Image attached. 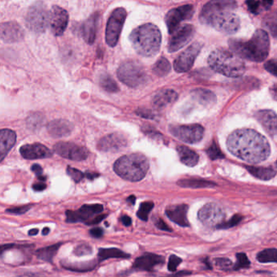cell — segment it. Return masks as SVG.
Returning a JSON list of instances; mask_svg holds the SVG:
<instances>
[{
  "instance_id": "cell-1",
  "label": "cell",
  "mask_w": 277,
  "mask_h": 277,
  "mask_svg": "<svg viewBox=\"0 0 277 277\" xmlns=\"http://www.w3.org/2000/svg\"><path fill=\"white\" fill-rule=\"evenodd\" d=\"M227 146L236 157L252 164L266 160L271 153L268 140L253 129H242L233 132L228 138Z\"/></svg>"
},
{
  "instance_id": "cell-2",
  "label": "cell",
  "mask_w": 277,
  "mask_h": 277,
  "mask_svg": "<svg viewBox=\"0 0 277 277\" xmlns=\"http://www.w3.org/2000/svg\"><path fill=\"white\" fill-rule=\"evenodd\" d=\"M237 7L235 0H211L203 6L199 19L219 32L235 33L240 28V19L234 12Z\"/></svg>"
},
{
  "instance_id": "cell-3",
  "label": "cell",
  "mask_w": 277,
  "mask_h": 277,
  "mask_svg": "<svg viewBox=\"0 0 277 277\" xmlns=\"http://www.w3.org/2000/svg\"><path fill=\"white\" fill-rule=\"evenodd\" d=\"M230 50L240 57L241 59L249 61L263 62L268 58L270 50V39L269 33L264 29H258L251 39L233 38L229 41Z\"/></svg>"
},
{
  "instance_id": "cell-4",
  "label": "cell",
  "mask_w": 277,
  "mask_h": 277,
  "mask_svg": "<svg viewBox=\"0 0 277 277\" xmlns=\"http://www.w3.org/2000/svg\"><path fill=\"white\" fill-rule=\"evenodd\" d=\"M129 41L138 55L152 57L157 55L161 46L162 35L155 24H142L134 28L129 35Z\"/></svg>"
},
{
  "instance_id": "cell-5",
  "label": "cell",
  "mask_w": 277,
  "mask_h": 277,
  "mask_svg": "<svg viewBox=\"0 0 277 277\" xmlns=\"http://www.w3.org/2000/svg\"><path fill=\"white\" fill-rule=\"evenodd\" d=\"M208 64L215 72L228 77H240L246 71L243 59L225 48L213 50L208 57Z\"/></svg>"
},
{
  "instance_id": "cell-6",
  "label": "cell",
  "mask_w": 277,
  "mask_h": 277,
  "mask_svg": "<svg viewBox=\"0 0 277 277\" xmlns=\"http://www.w3.org/2000/svg\"><path fill=\"white\" fill-rule=\"evenodd\" d=\"M149 169L147 158L142 154L124 155L116 160L114 171L123 179L129 181H139L146 177Z\"/></svg>"
},
{
  "instance_id": "cell-7",
  "label": "cell",
  "mask_w": 277,
  "mask_h": 277,
  "mask_svg": "<svg viewBox=\"0 0 277 277\" xmlns=\"http://www.w3.org/2000/svg\"><path fill=\"white\" fill-rule=\"evenodd\" d=\"M117 76L121 82L131 88L139 87L148 80L144 67L135 60L123 62L118 68Z\"/></svg>"
},
{
  "instance_id": "cell-8",
  "label": "cell",
  "mask_w": 277,
  "mask_h": 277,
  "mask_svg": "<svg viewBox=\"0 0 277 277\" xmlns=\"http://www.w3.org/2000/svg\"><path fill=\"white\" fill-rule=\"evenodd\" d=\"M49 12L42 2L33 4L27 12L26 25L29 30L36 33H43L48 26Z\"/></svg>"
},
{
  "instance_id": "cell-9",
  "label": "cell",
  "mask_w": 277,
  "mask_h": 277,
  "mask_svg": "<svg viewBox=\"0 0 277 277\" xmlns=\"http://www.w3.org/2000/svg\"><path fill=\"white\" fill-rule=\"evenodd\" d=\"M126 17V10L123 7H118L110 15L106 28V42L111 47L116 46Z\"/></svg>"
},
{
  "instance_id": "cell-10",
  "label": "cell",
  "mask_w": 277,
  "mask_h": 277,
  "mask_svg": "<svg viewBox=\"0 0 277 277\" xmlns=\"http://www.w3.org/2000/svg\"><path fill=\"white\" fill-rule=\"evenodd\" d=\"M103 211V207L100 204L83 205L77 211L66 212V221L68 223L82 222L87 225H97V217Z\"/></svg>"
},
{
  "instance_id": "cell-11",
  "label": "cell",
  "mask_w": 277,
  "mask_h": 277,
  "mask_svg": "<svg viewBox=\"0 0 277 277\" xmlns=\"http://www.w3.org/2000/svg\"><path fill=\"white\" fill-rule=\"evenodd\" d=\"M169 130L175 138L188 144L198 143L204 135V129L199 125H172Z\"/></svg>"
},
{
  "instance_id": "cell-12",
  "label": "cell",
  "mask_w": 277,
  "mask_h": 277,
  "mask_svg": "<svg viewBox=\"0 0 277 277\" xmlns=\"http://www.w3.org/2000/svg\"><path fill=\"white\" fill-rule=\"evenodd\" d=\"M199 221L208 227H216L225 221V211L216 203H208L199 210L198 214Z\"/></svg>"
},
{
  "instance_id": "cell-13",
  "label": "cell",
  "mask_w": 277,
  "mask_h": 277,
  "mask_svg": "<svg viewBox=\"0 0 277 277\" xmlns=\"http://www.w3.org/2000/svg\"><path fill=\"white\" fill-rule=\"evenodd\" d=\"M202 47L203 45L200 42H194L186 50H184L175 60L173 64L175 71L178 73H184L190 71L194 65L195 59L201 51Z\"/></svg>"
},
{
  "instance_id": "cell-14",
  "label": "cell",
  "mask_w": 277,
  "mask_h": 277,
  "mask_svg": "<svg viewBox=\"0 0 277 277\" xmlns=\"http://www.w3.org/2000/svg\"><path fill=\"white\" fill-rule=\"evenodd\" d=\"M53 150L59 156L73 161H83L89 156L87 149L71 142H58Z\"/></svg>"
},
{
  "instance_id": "cell-15",
  "label": "cell",
  "mask_w": 277,
  "mask_h": 277,
  "mask_svg": "<svg viewBox=\"0 0 277 277\" xmlns=\"http://www.w3.org/2000/svg\"><path fill=\"white\" fill-rule=\"evenodd\" d=\"M194 13V7L193 5H184L168 11L165 17V21L169 33L172 34L176 29L179 28L181 22L190 20Z\"/></svg>"
},
{
  "instance_id": "cell-16",
  "label": "cell",
  "mask_w": 277,
  "mask_h": 277,
  "mask_svg": "<svg viewBox=\"0 0 277 277\" xmlns=\"http://www.w3.org/2000/svg\"><path fill=\"white\" fill-rule=\"evenodd\" d=\"M195 28L192 24H186L176 29L172 34L169 44L168 51L170 53L175 52L187 45L193 39Z\"/></svg>"
},
{
  "instance_id": "cell-17",
  "label": "cell",
  "mask_w": 277,
  "mask_h": 277,
  "mask_svg": "<svg viewBox=\"0 0 277 277\" xmlns=\"http://www.w3.org/2000/svg\"><path fill=\"white\" fill-rule=\"evenodd\" d=\"M68 14L64 9L54 6L49 12L48 25L55 36H61L68 26Z\"/></svg>"
},
{
  "instance_id": "cell-18",
  "label": "cell",
  "mask_w": 277,
  "mask_h": 277,
  "mask_svg": "<svg viewBox=\"0 0 277 277\" xmlns=\"http://www.w3.org/2000/svg\"><path fill=\"white\" fill-rule=\"evenodd\" d=\"M128 140L120 133H111L105 136L98 142V149L104 152H117L126 147Z\"/></svg>"
},
{
  "instance_id": "cell-19",
  "label": "cell",
  "mask_w": 277,
  "mask_h": 277,
  "mask_svg": "<svg viewBox=\"0 0 277 277\" xmlns=\"http://www.w3.org/2000/svg\"><path fill=\"white\" fill-rule=\"evenodd\" d=\"M24 30L15 22H5L0 24V39L5 42L13 43L24 37Z\"/></svg>"
},
{
  "instance_id": "cell-20",
  "label": "cell",
  "mask_w": 277,
  "mask_h": 277,
  "mask_svg": "<svg viewBox=\"0 0 277 277\" xmlns=\"http://www.w3.org/2000/svg\"><path fill=\"white\" fill-rule=\"evenodd\" d=\"M20 153L22 157L27 160L47 159L53 155L52 151L41 143L24 145L20 147Z\"/></svg>"
},
{
  "instance_id": "cell-21",
  "label": "cell",
  "mask_w": 277,
  "mask_h": 277,
  "mask_svg": "<svg viewBox=\"0 0 277 277\" xmlns=\"http://www.w3.org/2000/svg\"><path fill=\"white\" fill-rule=\"evenodd\" d=\"M258 121L263 125L269 135L275 137L277 133V119L275 111L261 110L256 113Z\"/></svg>"
},
{
  "instance_id": "cell-22",
  "label": "cell",
  "mask_w": 277,
  "mask_h": 277,
  "mask_svg": "<svg viewBox=\"0 0 277 277\" xmlns=\"http://www.w3.org/2000/svg\"><path fill=\"white\" fill-rule=\"evenodd\" d=\"M164 264V259L162 256L154 255V254H146L144 256L138 257L135 260L133 268L138 270L151 272L156 267L160 266Z\"/></svg>"
},
{
  "instance_id": "cell-23",
  "label": "cell",
  "mask_w": 277,
  "mask_h": 277,
  "mask_svg": "<svg viewBox=\"0 0 277 277\" xmlns=\"http://www.w3.org/2000/svg\"><path fill=\"white\" fill-rule=\"evenodd\" d=\"M187 212L188 206L185 204L169 206L165 210V213L168 218L181 227L190 226V223L187 219Z\"/></svg>"
},
{
  "instance_id": "cell-24",
  "label": "cell",
  "mask_w": 277,
  "mask_h": 277,
  "mask_svg": "<svg viewBox=\"0 0 277 277\" xmlns=\"http://www.w3.org/2000/svg\"><path fill=\"white\" fill-rule=\"evenodd\" d=\"M73 125L66 120H55L47 125V130L53 138H60L71 134Z\"/></svg>"
},
{
  "instance_id": "cell-25",
  "label": "cell",
  "mask_w": 277,
  "mask_h": 277,
  "mask_svg": "<svg viewBox=\"0 0 277 277\" xmlns=\"http://www.w3.org/2000/svg\"><path fill=\"white\" fill-rule=\"evenodd\" d=\"M16 134L11 129H0V162L4 160L15 144Z\"/></svg>"
},
{
  "instance_id": "cell-26",
  "label": "cell",
  "mask_w": 277,
  "mask_h": 277,
  "mask_svg": "<svg viewBox=\"0 0 277 277\" xmlns=\"http://www.w3.org/2000/svg\"><path fill=\"white\" fill-rule=\"evenodd\" d=\"M98 14L94 13L88 18L84 23L83 26L81 28L82 37L85 42L88 44L94 43L96 38L97 26H98Z\"/></svg>"
},
{
  "instance_id": "cell-27",
  "label": "cell",
  "mask_w": 277,
  "mask_h": 277,
  "mask_svg": "<svg viewBox=\"0 0 277 277\" xmlns=\"http://www.w3.org/2000/svg\"><path fill=\"white\" fill-rule=\"evenodd\" d=\"M178 94L173 90H164L159 92L152 100L153 107L156 109H162L177 100Z\"/></svg>"
},
{
  "instance_id": "cell-28",
  "label": "cell",
  "mask_w": 277,
  "mask_h": 277,
  "mask_svg": "<svg viewBox=\"0 0 277 277\" xmlns=\"http://www.w3.org/2000/svg\"><path fill=\"white\" fill-rule=\"evenodd\" d=\"M191 95L194 100L204 107H211L216 102V94L213 92L206 89H195L191 92Z\"/></svg>"
},
{
  "instance_id": "cell-29",
  "label": "cell",
  "mask_w": 277,
  "mask_h": 277,
  "mask_svg": "<svg viewBox=\"0 0 277 277\" xmlns=\"http://www.w3.org/2000/svg\"><path fill=\"white\" fill-rule=\"evenodd\" d=\"M177 153L182 164L188 167H194L199 163V157L195 151L185 146L177 147Z\"/></svg>"
},
{
  "instance_id": "cell-30",
  "label": "cell",
  "mask_w": 277,
  "mask_h": 277,
  "mask_svg": "<svg viewBox=\"0 0 277 277\" xmlns=\"http://www.w3.org/2000/svg\"><path fill=\"white\" fill-rule=\"evenodd\" d=\"M274 0H247V6L251 13L260 15L273 7Z\"/></svg>"
},
{
  "instance_id": "cell-31",
  "label": "cell",
  "mask_w": 277,
  "mask_h": 277,
  "mask_svg": "<svg viewBox=\"0 0 277 277\" xmlns=\"http://www.w3.org/2000/svg\"><path fill=\"white\" fill-rule=\"evenodd\" d=\"M246 168L252 176L263 181L273 179L276 176V171L272 168L246 166Z\"/></svg>"
},
{
  "instance_id": "cell-32",
  "label": "cell",
  "mask_w": 277,
  "mask_h": 277,
  "mask_svg": "<svg viewBox=\"0 0 277 277\" xmlns=\"http://www.w3.org/2000/svg\"><path fill=\"white\" fill-rule=\"evenodd\" d=\"M177 185L183 188H191V189H199V188H212L216 186L212 181H206L203 179H183L180 180Z\"/></svg>"
},
{
  "instance_id": "cell-33",
  "label": "cell",
  "mask_w": 277,
  "mask_h": 277,
  "mask_svg": "<svg viewBox=\"0 0 277 277\" xmlns=\"http://www.w3.org/2000/svg\"><path fill=\"white\" fill-rule=\"evenodd\" d=\"M98 256L99 261H104L108 259H129L130 257L128 254L116 248L100 249L98 251Z\"/></svg>"
},
{
  "instance_id": "cell-34",
  "label": "cell",
  "mask_w": 277,
  "mask_h": 277,
  "mask_svg": "<svg viewBox=\"0 0 277 277\" xmlns=\"http://www.w3.org/2000/svg\"><path fill=\"white\" fill-rule=\"evenodd\" d=\"M61 247V243L52 245L50 247H44L42 249L37 250L36 251V256L40 260H44L46 262L52 263L53 259L57 254V251Z\"/></svg>"
},
{
  "instance_id": "cell-35",
  "label": "cell",
  "mask_w": 277,
  "mask_h": 277,
  "mask_svg": "<svg viewBox=\"0 0 277 277\" xmlns=\"http://www.w3.org/2000/svg\"><path fill=\"white\" fill-rule=\"evenodd\" d=\"M171 68L172 66L170 62L168 61L166 58L161 57L153 66V72L156 76L162 77V76H167L170 72Z\"/></svg>"
},
{
  "instance_id": "cell-36",
  "label": "cell",
  "mask_w": 277,
  "mask_h": 277,
  "mask_svg": "<svg viewBox=\"0 0 277 277\" xmlns=\"http://www.w3.org/2000/svg\"><path fill=\"white\" fill-rule=\"evenodd\" d=\"M95 261H89V262L76 263V264H62V266L65 269L72 271V272H90L96 267Z\"/></svg>"
},
{
  "instance_id": "cell-37",
  "label": "cell",
  "mask_w": 277,
  "mask_h": 277,
  "mask_svg": "<svg viewBox=\"0 0 277 277\" xmlns=\"http://www.w3.org/2000/svg\"><path fill=\"white\" fill-rule=\"evenodd\" d=\"M99 83L106 91L110 92V93H116L119 91L117 84L109 75H102L100 80H99Z\"/></svg>"
},
{
  "instance_id": "cell-38",
  "label": "cell",
  "mask_w": 277,
  "mask_h": 277,
  "mask_svg": "<svg viewBox=\"0 0 277 277\" xmlns=\"http://www.w3.org/2000/svg\"><path fill=\"white\" fill-rule=\"evenodd\" d=\"M257 260L260 263H277V249L264 250L258 254Z\"/></svg>"
},
{
  "instance_id": "cell-39",
  "label": "cell",
  "mask_w": 277,
  "mask_h": 277,
  "mask_svg": "<svg viewBox=\"0 0 277 277\" xmlns=\"http://www.w3.org/2000/svg\"><path fill=\"white\" fill-rule=\"evenodd\" d=\"M154 208V203L151 202H145L140 205L139 209H138V218L143 221H146L148 220L149 214L151 212V210Z\"/></svg>"
},
{
  "instance_id": "cell-40",
  "label": "cell",
  "mask_w": 277,
  "mask_h": 277,
  "mask_svg": "<svg viewBox=\"0 0 277 277\" xmlns=\"http://www.w3.org/2000/svg\"><path fill=\"white\" fill-rule=\"evenodd\" d=\"M251 262L248 260L247 255L244 253H239L237 255V263L234 265V270L238 271L242 269H247L249 268Z\"/></svg>"
},
{
  "instance_id": "cell-41",
  "label": "cell",
  "mask_w": 277,
  "mask_h": 277,
  "mask_svg": "<svg viewBox=\"0 0 277 277\" xmlns=\"http://www.w3.org/2000/svg\"><path fill=\"white\" fill-rule=\"evenodd\" d=\"M207 153L212 160H220L225 158V155L221 151V149L215 142H213V143L209 146V148L207 150Z\"/></svg>"
},
{
  "instance_id": "cell-42",
  "label": "cell",
  "mask_w": 277,
  "mask_h": 277,
  "mask_svg": "<svg viewBox=\"0 0 277 277\" xmlns=\"http://www.w3.org/2000/svg\"><path fill=\"white\" fill-rule=\"evenodd\" d=\"M243 216L235 215L229 221H224L222 224L219 225L217 229H229V228L234 227L236 225H238L241 221H243Z\"/></svg>"
},
{
  "instance_id": "cell-43",
  "label": "cell",
  "mask_w": 277,
  "mask_h": 277,
  "mask_svg": "<svg viewBox=\"0 0 277 277\" xmlns=\"http://www.w3.org/2000/svg\"><path fill=\"white\" fill-rule=\"evenodd\" d=\"M27 123L28 127H30L32 129H38L43 123V117L39 114H34L28 118Z\"/></svg>"
},
{
  "instance_id": "cell-44",
  "label": "cell",
  "mask_w": 277,
  "mask_h": 277,
  "mask_svg": "<svg viewBox=\"0 0 277 277\" xmlns=\"http://www.w3.org/2000/svg\"><path fill=\"white\" fill-rule=\"evenodd\" d=\"M67 174L76 183L81 181V180L83 179L84 177H85V174L82 172L70 166L67 168Z\"/></svg>"
},
{
  "instance_id": "cell-45",
  "label": "cell",
  "mask_w": 277,
  "mask_h": 277,
  "mask_svg": "<svg viewBox=\"0 0 277 277\" xmlns=\"http://www.w3.org/2000/svg\"><path fill=\"white\" fill-rule=\"evenodd\" d=\"M215 262H216V266L222 270H229L233 267V263L231 260H229L227 258H219L215 260Z\"/></svg>"
},
{
  "instance_id": "cell-46",
  "label": "cell",
  "mask_w": 277,
  "mask_h": 277,
  "mask_svg": "<svg viewBox=\"0 0 277 277\" xmlns=\"http://www.w3.org/2000/svg\"><path fill=\"white\" fill-rule=\"evenodd\" d=\"M74 254L76 256H88L92 254V248L89 245H80L75 248Z\"/></svg>"
},
{
  "instance_id": "cell-47",
  "label": "cell",
  "mask_w": 277,
  "mask_h": 277,
  "mask_svg": "<svg viewBox=\"0 0 277 277\" xmlns=\"http://www.w3.org/2000/svg\"><path fill=\"white\" fill-rule=\"evenodd\" d=\"M265 26H267V28L270 30L272 34L276 37V34H277V17H276L275 14L272 15L269 19H267L266 21H265Z\"/></svg>"
},
{
  "instance_id": "cell-48",
  "label": "cell",
  "mask_w": 277,
  "mask_h": 277,
  "mask_svg": "<svg viewBox=\"0 0 277 277\" xmlns=\"http://www.w3.org/2000/svg\"><path fill=\"white\" fill-rule=\"evenodd\" d=\"M181 262H182V260L181 258L177 257V256H171L169 258V261H168V270L172 273H174Z\"/></svg>"
},
{
  "instance_id": "cell-49",
  "label": "cell",
  "mask_w": 277,
  "mask_h": 277,
  "mask_svg": "<svg viewBox=\"0 0 277 277\" xmlns=\"http://www.w3.org/2000/svg\"><path fill=\"white\" fill-rule=\"evenodd\" d=\"M31 208H32V205L22 206V207H17V208H9V209L6 210V212L11 213V214L22 215L29 211Z\"/></svg>"
},
{
  "instance_id": "cell-50",
  "label": "cell",
  "mask_w": 277,
  "mask_h": 277,
  "mask_svg": "<svg viewBox=\"0 0 277 277\" xmlns=\"http://www.w3.org/2000/svg\"><path fill=\"white\" fill-rule=\"evenodd\" d=\"M264 68L270 72L273 76H277V61L275 59H271L264 64Z\"/></svg>"
},
{
  "instance_id": "cell-51",
  "label": "cell",
  "mask_w": 277,
  "mask_h": 277,
  "mask_svg": "<svg viewBox=\"0 0 277 277\" xmlns=\"http://www.w3.org/2000/svg\"><path fill=\"white\" fill-rule=\"evenodd\" d=\"M31 170L33 171V173L36 174L38 180L42 181H46V177L43 176V169H42V167L40 166L39 164H35L32 165Z\"/></svg>"
},
{
  "instance_id": "cell-52",
  "label": "cell",
  "mask_w": 277,
  "mask_h": 277,
  "mask_svg": "<svg viewBox=\"0 0 277 277\" xmlns=\"http://www.w3.org/2000/svg\"><path fill=\"white\" fill-rule=\"evenodd\" d=\"M137 114H138V116L146 118V119H153L154 118V114L151 112V111L144 109V108H139L137 111Z\"/></svg>"
},
{
  "instance_id": "cell-53",
  "label": "cell",
  "mask_w": 277,
  "mask_h": 277,
  "mask_svg": "<svg viewBox=\"0 0 277 277\" xmlns=\"http://www.w3.org/2000/svg\"><path fill=\"white\" fill-rule=\"evenodd\" d=\"M155 226L160 229V230H164V231L172 232V229L168 227V225L165 224L163 220L161 219H157L156 221H155Z\"/></svg>"
},
{
  "instance_id": "cell-54",
  "label": "cell",
  "mask_w": 277,
  "mask_h": 277,
  "mask_svg": "<svg viewBox=\"0 0 277 277\" xmlns=\"http://www.w3.org/2000/svg\"><path fill=\"white\" fill-rule=\"evenodd\" d=\"M90 235L94 238H100L103 237V230L101 228H94V229H90Z\"/></svg>"
},
{
  "instance_id": "cell-55",
  "label": "cell",
  "mask_w": 277,
  "mask_h": 277,
  "mask_svg": "<svg viewBox=\"0 0 277 277\" xmlns=\"http://www.w3.org/2000/svg\"><path fill=\"white\" fill-rule=\"evenodd\" d=\"M46 184L42 183V182L33 184V190H34V191H36V192H41V191H43L44 190H46Z\"/></svg>"
},
{
  "instance_id": "cell-56",
  "label": "cell",
  "mask_w": 277,
  "mask_h": 277,
  "mask_svg": "<svg viewBox=\"0 0 277 277\" xmlns=\"http://www.w3.org/2000/svg\"><path fill=\"white\" fill-rule=\"evenodd\" d=\"M14 247H15V245L14 244H6L0 246V256H1L4 251H7V250L11 249V248H14Z\"/></svg>"
},
{
  "instance_id": "cell-57",
  "label": "cell",
  "mask_w": 277,
  "mask_h": 277,
  "mask_svg": "<svg viewBox=\"0 0 277 277\" xmlns=\"http://www.w3.org/2000/svg\"><path fill=\"white\" fill-rule=\"evenodd\" d=\"M120 221L121 222L125 225V226H129V225H131L132 224V220L130 217H129L128 216H124L121 217L120 219Z\"/></svg>"
},
{
  "instance_id": "cell-58",
  "label": "cell",
  "mask_w": 277,
  "mask_h": 277,
  "mask_svg": "<svg viewBox=\"0 0 277 277\" xmlns=\"http://www.w3.org/2000/svg\"><path fill=\"white\" fill-rule=\"evenodd\" d=\"M98 176H99V174H98V173H89V172H87L85 175V177H87L88 179L90 180H94V178H96Z\"/></svg>"
},
{
  "instance_id": "cell-59",
  "label": "cell",
  "mask_w": 277,
  "mask_h": 277,
  "mask_svg": "<svg viewBox=\"0 0 277 277\" xmlns=\"http://www.w3.org/2000/svg\"><path fill=\"white\" fill-rule=\"evenodd\" d=\"M37 234H38V229H31L30 231L28 232L29 236L37 235Z\"/></svg>"
},
{
  "instance_id": "cell-60",
  "label": "cell",
  "mask_w": 277,
  "mask_h": 277,
  "mask_svg": "<svg viewBox=\"0 0 277 277\" xmlns=\"http://www.w3.org/2000/svg\"><path fill=\"white\" fill-rule=\"evenodd\" d=\"M135 197L130 196L129 197V198H128V199H127V201L130 202L132 204H134V203H135Z\"/></svg>"
},
{
  "instance_id": "cell-61",
  "label": "cell",
  "mask_w": 277,
  "mask_h": 277,
  "mask_svg": "<svg viewBox=\"0 0 277 277\" xmlns=\"http://www.w3.org/2000/svg\"><path fill=\"white\" fill-rule=\"evenodd\" d=\"M49 232H50V229H49V228H44L43 230H42V235L48 234Z\"/></svg>"
},
{
  "instance_id": "cell-62",
  "label": "cell",
  "mask_w": 277,
  "mask_h": 277,
  "mask_svg": "<svg viewBox=\"0 0 277 277\" xmlns=\"http://www.w3.org/2000/svg\"><path fill=\"white\" fill-rule=\"evenodd\" d=\"M191 273H188V272H182V273H178L176 274L177 276H183V275H190Z\"/></svg>"
}]
</instances>
